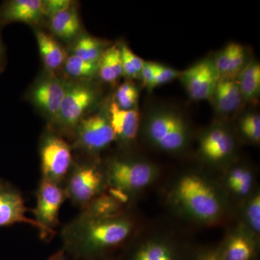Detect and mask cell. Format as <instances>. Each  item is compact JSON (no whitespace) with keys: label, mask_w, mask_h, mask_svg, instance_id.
Returning a JSON list of instances; mask_svg holds the SVG:
<instances>
[{"label":"cell","mask_w":260,"mask_h":260,"mask_svg":"<svg viewBox=\"0 0 260 260\" xmlns=\"http://www.w3.org/2000/svg\"><path fill=\"white\" fill-rule=\"evenodd\" d=\"M134 230V221L122 213L106 217L80 213L63 229L64 251L77 259L107 258L129 240Z\"/></svg>","instance_id":"6da1fadb"},{"label":"cell","mask_w":260,"mask_h":260,"mask_svg":"<svg viewBox=\"0 0 260 260\" xmlns=\"http://www.w3.org/2000/svg\"><path fill=\"white\" fill-rule=\"evenodd\" d=\"M169 198L182 215L204 225L219 223L226 212L223 191L208 178L196 172L179 176L173 184Z\"/></svg>","instance_id":"7a4b0ae2"},{"label":"cell","mask_w":260,"mask_h":260,"mask_svg":"<svg viewBox=\"0 0 260 260\" xmlns=\"http://www.w3.org/2000/svg\"><path fill=\"white\" fill-rule=\"evenodd\" d=\"M143 130L149 143L167 153L182 151L190 140V128L185 118L169 108H156L149 112Z\"/></svg>","instance_id":"3957f363"},{"label":"cell","mask_w":260,"mask_h":260,"mask_svg":"<svg viewBox=\"0 0 260 260\" xmlns=\"http://www.w3.org/2000/svg\"><path fill=\"white\" fill-rule=\"evenodd\" d=\"M104 172L108 186L129 197L153 184L159 174L153 162L128 158L111 159Z\"/></svg>","instance_id":"277c9868"},{"label":"cell","mask_w":260,"mask_h":260,"mask_svg":"<svg viewBox=\"0 0 260 260\" xmlns=\"http://www.w3.org/2000/svg\"><path fill=\"white\" fill-rule=\"evenodd\" d=\"M64 181L67 198L82 208L104 193L108 186L105 172L94 162L72 167Z\"/></svg>","instance_id":"5b68a950"},{"label":"cell","mask_w":260,"mask_h":260,"mask_svg":"<svg viewBox=\"0 0 260 260\" xmlns=\"http://www.w3.org/2000/svg\"><path fill=\"white\" fill-rule=\"evenodd\" d=\"M96 90L83 80L67 83L66 92L54 124L66 133H75L85 113L97 100Z\"/></svg>","instance_id":"8992f818"},{"label":"cell","mask_w":260,"mask_h":260,"mask_svg":"<svg viewBox=\"0 0 260 260\" xmlns=\"http://www.w3.org/2000/svg\"><path fill=\"white\" fill-rule=\"evenodd\" d=\"M42 179L60 185L73 165L72 148L59 135L48 133L40 145Z\"/></svg>","instance_id":"52a82bcc"},{"label":"cell","mask_w":260,"mask_h":260,"mask_svg":"<svg viewBox=\"0 0 260 260\" xmlns=\"http://www.w3.org/2000/svg\"><path fill=\"white\" fill-rule=\"evenodd\" d=\"M75 135V146L90 153L102 151L116 140L108 113L102 112L84 116Z\"/></svg>","instance_id":"ba28073f"},{"label":"cell","mask_w":260,"mask_h":260,"mask_svg":"<svg viewBox=\"0 0 260 260\" xmlns=\"http://www.w3.org/2000/svg\"><path fill=\"white\" fill-rule=\"evenodd\" d=\"M67 82L48 73L36 80L29 91L30 102L51 122H55L66 92Z\"/></svg>","instance_id":"9c48e42d"},{"label":"cell","mask_w":260,"mask_h":260,"mask_svg":"<svg viewBox=\"0 0 260 260\" xmlns=\"http://www.w3.org/2000/svg\"><path fill=\"white\" fill-rule=\"evenodd\" d=\"M60 185L42 179L37 192V205L32 210L35 219L45 234L46 239L55 234L54 229L59 223V210L66 198Z\"/></svg>","instance_id":"30bf717a"},{"label":"cell","mask_w":260,"mask_h":260,"mask_svg":"<svg viewBox=\"0 0 260 260\" xmlns=\"http://www.w3.org/2000/svg\"><path fill=\"white\" fill-rule=\"evenodd\" d=\"M194 253L171 238H146L135 244L125 260H192Z\"/></svg>","instance_id":"8fae6325"},{"label":"cell","mask_w":260,"mask_h":260,"mask_svg":"<svg viewBox=\"0 0 260 260\" xmlns=\"http://www.w3.org/2000/svg\"><path fill=\"white\" fill-rule=\"evenodd\" d=\"M186 93L194 101L211 99L220 75L212 58L195 63L179 76Z\"/></svg>","instance_id":"7c38bea8"},{"label":"cell","mask_w":260,"mask_h":260,"mask_svg":"<svg viewBox=\"0 0 260 260\" xmlns=\"http://www.w3.org/2000/svg\"><path fill=\"white\" fill-rule=\"evenodd\" d=\"M236 140L227 126L215 124L205 131L199 141V153L203 160L212 165L229 161L235 153Z\"/></svg>","instance_id":"4fadbf2b"},{"label":"cell","mask_w":260,"mask_h":260,"mask_svg":"<svg viewBox=\"0 0 260 260\" xmlns=\"http://www.w3.org/2000/svg\"><path fill=\"white\" fill-rule=\"evenodd\" d=\"M27 208L22 194L9 183L0 181V227L23 223L37 228L46 239L42 227L26 215Z\"/></svg>","instance_id":"5bb4252c"},{"label":"cell","mask_w":260,"mask_h":260,"mask_svg":"<svg viewBox=\"0 0 260 260\" xmlns=\"http://www.w3.org/2000/svg\"><path fill=\"white\" fill-rule=\"evenodd\" d=\"M44 18L42 0H10L0 7V26L15 22L38 25Z\"/></svg>","instance_id":"9a60e30c"},{"label":"cell","mask_w":260,"mask_h":260,"mask_svg":"<svg viewBox=\"0 0 260 260\" xmlns=\"http://www.w3.org/2000/svg\"><path fill=\"white\" fill-rule=\"evenodd\" d=\"M259 241L244 228L231 233L219 246L222 260H257Z\"/></svg>","instance_id":"2e32d148"},{"label":"cell","mask_w":260,"mask_h":260,"mask_svg":"<svg viewBox=\"0 0 260 260\" xmlns=\"http://www.w3.org/2000/svg\"><path fill=\"white\" fill-rule=\"evenodd\" d=\"M108 115L116 139L129 143L136 138L140 128V114L136 109H120L113 102L109 106Z\"/></svg>","instance_id":"e0dca14e"},{"label":"cell","mask_w":260,"mask_h":260,"mask_svg":"<svg viewBox=\"0 0 260 260\" xmlns=\"http://www.w3.org/2000/svg\"><path fill=\"white\" fill-rule=\"evenodd\" d=\"M211 99L216 112L223 115L236 112L244 102L237 80L233 78H220Z\"/></svg>","instance_id":"ac0fdd59"},{"label":"cell","mask_w":260,"mask_h":260,"mask_svg":"<svg viewBox=\"0 0 260 260\" xmlns=\"http://www.w3.org/2000/svg\"><path fill=\"white\" fill-rule=\"evenodd\" d=\"M213 60L220 78H236L249 61L245 48L237 43L228 44Z\"/></svg>","instance_id":"d6986e66"},{"label":"cell","mask_w":260,"mask_h":260,"mask_svg":"<svg viewBox=\"0 0 260 260\" xmlns=\"http://www.w3.org/2000/svg\"><path fill=\"white\" fill-rule=\"evenodd\" d=\"M254 175L250 167L237 165L231 167L223 177V186L237 200H246L254 193Z\"/></svg>","instance_id":"ffe728a7"},{"label":"cell","mask_w":260,"mask_h":260,"mask_svg":"<svg viewBox=\"0 0 260 260\" xmlns=\"http://www.w3.org/2000/svg\"><path fill=\"white\" fill-rule=\"evenodd\" d=\"M49 19V28L56 37L70 42L80 35L81 23L79 14L73 5Z\"/></svg>","instance_id":"44dd1931"},{"label":"cell","mask_w":260,"mask_h":260,"mask_svg":"<svg viewBox=\"0 0 260 260\" xmlns=\"http://www.w3.org/2000/svg\"><path fill=\"white\" fill-rule=\"evenodd\" d=\"M36 37L43 64L47 73H54L62 68L68 56L59 43L42 30H36Z\"/></svg>","instance_id":"7402d4cb"},{"label":"cell","mask_w":260,"mask_h":260,"mask_svg":"<svg viewBox=\"0 0 260 260\" xmlns=\"http://www.w3.org/2000/svg\"><path fill=\"white\" fill-rule=\"evenodd\" d=\"M71 54L83 60L99 62L107 48L106 42L88 34H80L73 41Z\"/></svg>","instance_id":"603a6c76"},{"label":"cell","mask_w":260,"mask_h":260,"mask_svg":"<svg viewBox=\"0 0 260 260\" xmlns=\"http://www.w3.org/2000/svg\"><path fill=\"white\" fill-rule=\"evenodd\" d=\"M238 85L244 101L252 102L260 93V65L255 60L249 61L238 75Z\"/></svg>","instance_id":"cb8c5ba5"},{"label":"cell","mask_w":260,"mask_h":260,"mask_svg":"<svg viewBox=\"0 0 260 260\" xmlns=\"http://www.w3.org/2000/svg\"><path fill=\"white\" fill-rule=\"evenodd\" d=\"M105 83H114L123 75L119 47L113 46L104 51L98 64V73Z\"/></svg>","instance_id":"d4e9b609"},{"label":"cell","mask_w":260,"mask_h":260,"mask_svg":"<svg viewBox=\"0 0 260 260\" xmlns=\"http://www.w3.org/2000/svg\"><path fill=\"white\" fill-rule=\"evenodd\" d=\"M121 205L112 195L103 193L83 208L81 214L93 217L112 216L121 213Z\"/></svg>","instance_id":"484cf974"},{"label":"cell","mask_w":260,"mask_h":260,"mask_svg":"<svg viewBox=\"0 0 260 260\" xmlns=\"http://www.w3.org/2000/svg\"><path fill=\"white\" fill-rule=\"evenodd\" d=\"M99 62H90L83 60L78 56H67L62 68L64 73L70 78L78 80H86L93 78L98 73Z\"/></svg>","instance_id":"4316f807"},{"label":"cell","mask_w":260,"mask_h":260,"mask_svg":"<svg viewBox=\"0 0 260 260\" xmlns=\"http://www.w3.org/2000/svg\"><path fill=\"white\" fill-rule=\"evenodd\" d=\"M244 228L246 232L259 241L260 233V194L256 190L246 200L244 210Z\"/></svg>","instance_id":"83f0119b"},{"label":"cell","mask_w":260,"mask_h":260,"mask_svg":"<svg viewBox=\"0 0 260 260\" xmlns=\"http://www.w3.org/2000/svg\"><path fill=\"white\" fill-rule=\"evenodd\" d=\"M119 49L121 52L123 75L130 79L139 78L140 72L145 61L136 55L125 44H121Z\"/></svg>","instance_id":"f1b7e54d"},{"label":"cell","mask_w":260,"mask_h":260,"mask_svg":"<svg viewBox=\"0 0 260 260\" xmlns=\"http://www.w3.org/2000/svg\"><path fill=\"white\" fill-rule=\"evenodd\" d=\"M138 90L134 84L125 82L118 88L114 102L120 109L130 110L135 109L138 101Z\"/></svg>","instance_id":"f546056e"},{"label":"cell","mask_w":260,"mask_h":260,"mask_svg":"<svg viewBox=\"0 0 260 260\" xmlns=\"http://www.w3.org/2000/svg\"><path fill=\"white\" fill-rule=\"evenodd\" d=\"M239 129L244 138L252 143L260 141V117L257 113H249L242 116Z\"/></svg>","instance_id":"4dcf8cb0"},{"label":"cell","mask_w":260,"mask_h":260,"mask_svg":"<svg viewBox=\"0 0 260 260\" xmlns=\"http://www.w3.org/2000/svg\"><path fill=\"white\" fill-rule=\"evenodd\" d=\"M180 73V72L173 69L172 68H169V67L157 63L152 89L159 86V85L169 83L177 78H179Z\"/></svg>","instance_id":"1f68e13d"},{"label":"cell","mask_w":260,"mask_h":260,"mask_svg":"<svg viewBox=\"0 0 260 260\" xmlns=\"http://www.w3.org/2000/svg\"><path fill=\"white\" fill-rule=\"evenodd\" d=\"M73 5V2L70 0H43L44 17L49 18L53 15L68 9Z\"/></svg>","instance_id":"d6a6232c"},{"label":"cell","mask_w":260,"mask_h":260,"mask_svg":"<svg viewBox=\"0 0 260 260\" xmlns=\"http://www.w3.org/2000/svg\"><path fill=\"white\" fill-rule=\"evenodd\" d=\"M156 66L157 63L145 61L141 72H140V78H141L143 85L148 89H152Z\"/></svg>","instance_id":"836d02e7"},{"label":"cell","mask_w":260,"mask_h":260,"mask_svg":"<svg viewBox=\"0 0 260 260\" xmlns=\"http://www.w3.org/2000/svg\"><path fill=\"white\" fill-rule=\"evenodd\" d=\"M192 260H222L219 246L208 248L194 253Z\"/></svg>","instance_id":"e575fe53"},{"label":"cell","mask_w":260,"mask_h":260,"mask_svg":"<svg viewBox=\"0 0 260 260\" xmlns=\"http://www.w3.org/2000/svg\"><path fill=\"white\" fill-rule=\"evenodd\" d=\"M5 65H6V49H5V44L1 37V32H0V73L4 70Z\"/></svg>","instance_id":"d590c367"},{"label":"cell","mask_w":260,"mask_h":260,"mask_svg":"<svg viewBox=\"0 0 260 260\" xmlns=\"http://www.w3.org/2000/svg\"><path fill=\"white\" fill-rule=\"evenodd\" d=\"M47 260H67L66 253H65L64 249H62V250L54 253Z\"/></svg>","instance_id":"8d00e7d4"},{"label":"cell","mask_w":260,"mask_h":260,"mask_svg":"<svg viewBox=\"0 0 260 260\" xmlns=\"http://www.w3.org/2000/svg\"><path fill=\"white\" fill-rule=\"evenodd\" d=\"M93 260H109V259H107V258H102V259H93Z\"/></svg>","instance_id":"74e56055"}]
</instances>
